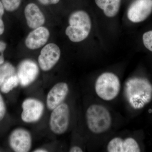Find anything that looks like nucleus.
<instances>
[{"label":"nucleus","mask_w":152,"mask_h":152,"mask_svg":"<svg viewBox=\"0 0 152 152\" xmlns=\"http://www.w3.org/2000/svg\"><path fill=\"white\" fill-rule=\"evenodd\" d=\"M152 12V0H134L129 6L127 16L134 23L144 21Z\"/></svg>","instance_id":"423d86ee"},{"label":"nucleus","mask_w":152,"mask_h":152,"mask_svg":"<svg viewBox=\"0 0 152 152\" xmlns=\"http://www.w3.org/2000/svg\"><path fill=\"white\" fill-rule=\"evenodd\" d=\"M70 110L66 104L62 103L53 110L50 119V129L56 134H62L69 124Z\"/></svg>","instance_id":"39448f33"},{"label":"nucleus","mask_w":152,"mask_h":152,"mask_svg":"<svg viewBox=\"0 0 152 152\" xmlns=\"http://www.w3.org/2000/svg\"><path fill=\"white\" fill-rule=\"evenodd\" d=\"M9 143L14 151L28 152L31 148V136L27 130L18 128L11 133L9 138Z\"/></svg>","instance_id":"1a4fd4ad"},{"label":"nucleus","mask_w":152,"mask_h":152,"mask_svg":"<svg viewBox=\"0 0 152 152\" xmlns=\"http://www.w3.org/2000/svg\"><path fill=\"white\" fill-rule=\"evenodd\" d=\"M24 15L28 26L33 29L42 26L45 22L43 13L34 3L27 5L24 10Z\"/></svg>","instance_id":"4468645a"},{"label":"nucleus","mask_w":152,"mask_h":152,"mask_svg":"<svg viewBox=\"0 0 152 152\" xmlns=\"http://www.w3.org/2000/svg\"><path fill=\"white\" fill-rule=\"evenodd\" d=\"M149 112L150 113H152V110H149Z\"/></svg>","instance_id":"bb28decb"},{"label":"nucleus","mask_w":152,"mask_h":152,"mask_svg":"<svg viewBox=\"0 0 152 152\" xmlns=\"http://www.w3.org/2000/svg\"><path fill=\"white\" fill-rule=\"evenodd\" d=\"M61 55L59 47L56 44L46 45L41 50L38 57V63L41 69L45 72L51 69L58 61Z\"/></svg>","instance_id":"0eeeda50"},{"label":"nucleus","mask_w":152,"mask_h":152,"mask_svg":"<svg viewBox=\"0 0 152 152\" xmlns=\"http://www.w3.org/2000/svg\"><path fill=\"white\" fill-rule=\"evenodd\" d=\"M124 94L127 101L133 108L142 109L151 101L152 85L145 78H131L125 84Z\"/></svg>","instance_id":"f257e3e1"},{"label":"nucleus","mask_w":152,"mask_h":152,"mask_svg":"<svg viewBox=\"0 0 152 152\" xmlns=\"http://www.w3.org/2000/svg\"><path fill=\"white\" fill-rule=\"evenodd\" d=\"M69 152H82L83 150L80 147L78 146H74L72 147L70 149Z\"/></svg>","instance_id":"b1692460"},{"label":"nucleus","mask_w":152,"mask_h":152,"mask_svg":"<svg viewBox=\"0 0 152 152\" xmlns=\"http://www.w3.org/2000/svg\"><path fill=\"white\" fill-rule=\"evenodd\" d=\"M95 2L106 16L113 18L119 11L121 0H95Z\"/></svg>","instance_id":"2eb2a0df"},{"label":"nucleus","mask_w":152,"mask_h":152,"mask_svg":"<svg viewBox=\"0 0 152 152\" xmlns=\"http://www.w3.org/2000/svg\"><path fill=\"white\" fill-rule=\"evenodd\" d=\"M20 83L18 75H14L7 79L1 86V91L4 94H8L18 86Z\"/></svg>","instance_id":"f3484780"},{"label":"nucleus","mask_w":152,"mask_h":152,"mask_svg":"<svg viewBox=\"0 0 152 152\" xmlns=\"http://www.w3.org/2000/svg\"><path fill=\"white\" fill-rule=\"evenodd\" d=\"M7 45L4 42L0 41V66L3 64L4 62V53L6 48Z\"/></svg>","instance_id":"412c9836"},{"label":"nucleus","mask_w":152,"mask_h":152,"mask_svg":"<svg viewBox=\"0 0 152 152\" xmlns=\"http://www.w3.org/2000/svg\"><path fill=\"white\" fill-rule=\"evenodd\" d=\"M69 86L65 83H59L51 89L47 97V105L50 110H54L63 103L69 92Z\"/></svg>","instance_id":"f8f14e48"},{"label":"nucleus","mask_w":152,"mask_h":152,"mask_svg":"<svg viewBox=\"0 0 152 152\" xmlns=\"http://www.w3.org/2000/svg\"><path fill=\"white\" fill-rule=\"evenodd\" d=\"M109 152H140V149L135 140L132 137L123 139L115 137L109 142L107 146Z\"/></svg>","instance_id":"ddd939ff"},{"label":"nucleus","mask_w":152,"mask_h":152,"mask_svg":"<svg viewBox=\"0 0 152 152\" xmlns=\"http://www.w3.org/2000/svg\"><path fill=\"white\" fill-rule=\"evenodd\" d=\"M69 23L65 33L72 42H80L89 35L91 21L88 14L85 11L77 10L72 13L69 17Z\"/></svg>","instance_id":"f03ea898"},{"label":"nucleus","mask_w":152,"mask_h":152,"mask_svg":"<svg viewBox=\"0 0 152 152\" xmlns=\"http://www.w3.org/2000/svg\"><path fill=\"white\" fill-rule=\"evenodd\" d=\"M5 26L2 18L0 17V35L2 34L4 31Z\"/></svg>","instance_id":"5701e85b"},{"label":"nucleus","mask_w":152,"mask_h":152,"mask_svg":"<svg viewBox=\"0 0 152 152\" xmlns=\"http://www.w3.org/2000/svg\"><path fill=\"white\" fill-rule=\"evenodd\" d=\"M86 118L88 128L94 134L105 132L111 126L110 114L105 107L101 105L90 106L87 110Z\"/></svg>","instance_id":"7ed1b4c3"},{"label":"nucleus","mask_w":152,"mask_h":152,"mask_svg":"<svg viewBox=\"0 0 152 152\" xmlns=\"http://www.w3.org/2000/svg\"><path fill=\"white\" fill-rule=\"evenodd\" d=\"M142 40L145 47L152 52V30L144 33L142 36Z\"/></svg>","instance_id":"6ab92c4d"},{"label":"nucleus","mask_w":152,"mask_h":152,"mask_svg":"<svg viewBox=\"0 0 152 152\" xmlns=\"http://www.w3.org/2000/svg\"><path fill=\"white\" fill-rule=\"evenodd\" d=\"M15 68L11 64L6 63L0 66V87L6 80L15 75Z\"/></svg>","instance_id":"dca6fc26"},{"label":"nucleus","mask_w":152,"mask_h":152,"mask_svg":"<svg viewBox=\"0 0 152 152\" xmlns=\"http://www.w3.org/2000/svg\"><path fill=\"white\" fill-rule=\"evenodd\" d=\"M96 94L105 101H111L120 92L121 83L116 75L112 72H104L98 77L95 85Z\"/></svg>","instance_id":"20e7f679"},{"label":"nucleus","mask_w":152,"mask_h":152,"mask_svg":"<svg viewBox=\"0 0 152 152\" xmlns=\"http://www.w3.org/2000/svg\"><path fill=\"white\" fill-rule=\"evenodd\" d=\"M34 152H48L47 150L45 149L39 148L37 149L34 150Z\"/></svg>","instance_id":"a878e982"},{"label":"nucleus","mask_w":152,"mask_h":152,"mask_svg":"<svg viewBox=\"0 0 152 152\" xmlns=\"http://www.w3.org/2000/svg\"><path fill=\"white\" fill-rule=\"evenodd\" d=\"M4 8L3 6L1 1H0V17L2 18L4 13Z\"/></svg>","instance_id":"393cba45"},{"label":"nucleus","mask_w":152,"mask_h":152,"mask_svg":"<svg viewBox=\"0 0 152 152\" xmlns=\"http://www.w3.org/2000/svg\"><path fill=\"white\" fill-rule=\"evenodd\" d=\"M6 107L1 95L0 94V121L3 119L6 114Z\"/></svg>","instance_id":"aec40b11"},{"label":"nucleus","mask_w":152,"mask_h":152,"mask_svg":"<svg viewBox=\"0 0 152 152\" xmlns=\"http://www.w3.org/2000/svg\"><path fill=\"white\" fill-rule=\"evenodd\" d=\"M21 118L26 123L36 122L40 119L44 111L42 103L37 99L28 98L22 104Z\"/></svg>","instance_id":"6e6552de"},{"label":"nucleus","mask_w":152,"mask_h":152,"mask_svg":"<svg viewBox=\"0 0 152 152\" xmlns=\"http://www.w3.org/2000/svg\"><path fill=\"white\" fill-rule=\"evenodd\" d=\"M50 36L49 30L42 26L34 29L28 34L25 40V45L30 50H37L47 43Z\"/></svg>","instance_id":"9b49d317"},{"label":"nucleus","mask_w":152,"mask_h":152,"mask_svg":"<svg viewBox=\"0 0 152 152\" xmlns=\"http://www.w3.org/2000/svg\"><path fill=\"white\" fill-rule=\"evenodd\" d=\"M39 72V68L36 63L31 60H24L20 63L18 69L20 83L22 86H28L35 80Z\"/></svg>","instance_id":"9d476101"},{"label":"nucleus","mask_w":152,"mask_h":152,"mask_svg":"<svg viewBox=\"0 0 152 152\" xmlns=\"http://www.w3.org/2000/svg\"><path fill=\"white\" fill-rule=\"evenodd\" d=\"M4 8L8 12H13L18 8L22 0H1Z\"/></svg>","instance_id":"a211bd4d"},{"label":"nucleus","mask_w":152,"mask_h":152,"mask_svg":"<svg viewBox=\"0 0 152 152\" xmlns=\"http://www.w3.org/2000/svg\"><path fill=\"white\" fill-rule=\"evenodd\" d=\"M60 0H38L39 3L43 5L48 6L56 4L59 2Z\"/></svg>","instance_id":"4be33fe9"}]
</instances>
